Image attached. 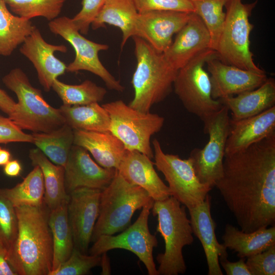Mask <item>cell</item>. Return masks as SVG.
Instances as JSON below:
<instances>
[{
    "label": "cell",
    "instance_id": "cell-2",
    "mask_svg": "<svg viewBox=\"0 0 275 275\" xmlns=\"http://www.w3.org/2000/svg\"><path fill=\"white\" fill-rule=\"evenodd\" d=\"M18 233L7 259L18 275H49L52 270L53 239L50 210L40 206L15 207Z\"/></svg>",
    "mask_w": 275,
    "mask_h": 275
},
{
    "label": "cell",
    "instance_id": "cell-43",
    "mask_svg": "<svg viewBox=\"0 0 275 275\" xmlns=\"http://www.w3.org/2000/svg\"><path fill=\"white\" fill-rule=\"evenodd\" d=\"M16 106V102L5 91L0 89V110L8 115H11Z\"/></svg>",
    "mask_w": 275,
    "mask_h": 275
},
{
    "label": "cell",
    "instance_id": "cell-11",
    "mask_svg": "<svg viewBox=\"0 0 275 275\" xmlns=\"http://www.w3.org/2000/svg\"><path fill=\"white\" fill-rule=\"evenodd\" d=\"M154 165L163 175L171 196L189 209L203 202L212 187L197 177L191 159L166 153L157 139L152 141Z\"/></svg>",
    "mask_w": 275,
    "mask_h": 275
},
{
    "label": "cell",
    "instance_id": "cell-34",
    "mask_svg": "<svg viewBox=\"0 0 275 275\" xmlns=\"http://www.w3.org/2000/svg\"><path fill=\"white\" fill-rule=\"evenodd\" d=\"M228 0H191L194 13L202 20L210 37L211 49L215 51L224 24V7Z\"/></svg>",
    "mask_w": 275,
    "mask_h": 275
},
{
    "label": "cell",
    "instance_id": "cell-14",
    "mask_svg": "<svg viewBox=\"0 0 275 275\" xmlns=\"http://www.w3.org/2000/svg\"><path fill=\"white\" fill-rule=\"evenodd\" d=\"M101 191L99 189L80 187L68 194V213L74 248L84 254H88L99 215Z\"/></svg>",
    "mask_w": 275,
    "mask_h": 275
},
{
    "label": "cell",
    "instance_id": "cell-30",
    "mask_svg": "<svg viewBox=\"0 0 275 275\" xmlns=\"http://www.w3.org/2000/svg\"><path fill=\"white\" fill-rule=\"evenodd\" d=\"M33 143L54 164L65 167L74 144V130L65 123L47 132H33Z\"/></svg>",
    "mask_w": 275,
    "mask_h": 275
},
{
    "label": "cell",
    "instance_id": "cell-38",
    "mask_svg": "<svg viewBox=\"0 0 275 275\" xmlns=\"http://www.w3.org/2000/svg\"><path fill=\"white\" fill-rule=\"evenodd\" d=\"M139 13L167 10L186 13L194 11L191 0H133Z\"/></svg>",
    "mask_w": 275,
    "mask_h": 275
},
{
    "label": "cell",
    "instance_id": "cell-32",
    "mask_svg": "<svg viewBox=\"0 0 275 275\" xmlns=\"http://www.w3.org/2000/svg\"><path fill=\"white\" fill-rule=\"evenodd\" d=\"M7 198L14 206H40L44 203L45 186L42 171L39 167L34 169L22 181L11 188H3Z\"/></svg>",
    "mask_w": 275,
    "mask_h": 275
},
{
    "label": "cell",
    "instance_id": "cell-35",
    "mask_svg": "<svg viewBox=\"0 0 275 275\" xmlns=\"http://www.w3.org/2000/svg\"><path fill=\"white\" fill-rule=\"evenodd\" d=\"M16 15L31 20L43 17L51 21L59 17L67 0H4Z\"/></svg>",
    "mask_w": 275,
    "mask_h": 275
},
{
    "label": "cell",
    "instance_id": "cell-8",
    "mask_svg": "<svg viewBox=\"0 0 275 275\" xmlns=\"http://www.w3.org/2000/svg\"><path fill=\"white\" fill-rule=\"evenodd\" d=\"M110 118L109 131L117 137L127 150L138 151L150 159L153 158L151 136L163 126L164 119L150 112L136 110L117 100L102 105Z\"/></svg>",
    "mask_w": 275,
    "mask_h": 275
},
{
    "label": "cell",
    "instance_id": "cell-40",
    "mask_svg": "<svg viewBox=\"0 0 275 275\" xmlns=\"http://www.w3.org/2000/svg\"><path fill=\"white\" fill-rule=\"evenodd\" d=\"M106 0H82L80 11L72 19L82 35L88 33L91 23L95 19Z\"/></svg>",
    "mask_w": 275,
    "mask_h": 275
},
{
    "label": "cell",
    "instance_id": "cell-19",
    "mask_svg": "<svg viewBox=\"0 0 275 275\" xmlns=\"http://www.w3.org/2000/svg\"><path fill=\"white\" fill-rule=\"evenodd\" d=\"M210 45L208 31L201 18L193 12L163 54L169 64L178 70L199 54L210 49Z\"/></svg>",
    "mask_w": 275,
    "mask_h": 275
},
{
    "label": "cell",
    "instance_id": "cell-7",
    "mask_svg": "<svg viewBox=\"0 0 275 275\" xmlns=\"http://www.w3.org/2000/svg\"><path fill=\"white\" fill-rule=\"evenodd\" d=\"M257 1L244 4L242 0H228L225 5L224 24L215 50L224 63L259 73L265 71L255 63L250 49V33L254 25L249 17Z\"/></svg>",
    "mask_w": 275,
    "mask_h": 275
},
{
    "label": "cell",
    "instance_id": "cell-23",
    "mask_svg": "<svg viewBox=\"0 0 275 275\" xmlns=\"http://www.w3.org/2000/svg\"><path fill=\"white\" fill-rule=\"evenodd\" d=\"M74 144L89 152L100 166L117 170L126 149L123 143L110 131L74 130Z\"/></svg>",
    "mask_w": 275,
    "mask_h": 275
},
{
    "label": "cell",
    "instance_id": "cell-13",
    "mask_svg": "<svg viewBox=\"0 0 275 275\" xmlns=\"http://www.w3.org/2000/svg\"><path fill=\"white\" fill-rule=\"evenodd\" d=\"M154 200L144 205L133 224L117 235H103L94 242L89 254L101 255L114 249H123L135 254L146 267L149 275H158L153 256V251L158 245L155 235L151 234L148 219Z\"/></svg>",
    "mask_w": 275,
    "mask_h": 275
},
{
    "label": "cell",
    "instance_id": "cell-24",
    "mask_svg": "<svg viewBox=\"0 0 275 275\" xmlns=\"http://www.w3.org/2000/svg\"><path fill=\"white\" fill-rule=\"evenodd\" d=\"M219 100L231 112V120L237 121L257 115L275 106V81L267 78L258 88L236 96H231Z\"/></svg>",
    "mask_w": 275,
    "mask_h": 275
},
{
    "label": "cell",
    "instance_id": "cell-17",
    "mask_svg": "<svg viewBox=\"0 0 275 275\" xmlns=\"http://www.w3.org/2000/svg\"><path fill=\"white\" fill-rule=\"evenodd\" d=\"M65 168V186L68 194L80 187L103 190L111 183L117 170L95 162L84 148L72 146Z\"/></svg>",
    "mask_w": 275,
    "mask_h": 275
},
{
    "label": "cell",
    "instance_id": "cell-28",
    "mask_svg": "<svg viewBox=\"0 0 275 275\" xmlns=\"http://www.w3.org/2000/svg\"><path fill=\"white\" fill-rule=\"evenodd\" d=\"M59 109L65 123L73 130L109 131L111 121L108 114L98 102L84 105L63 104Z\"/></svg>",
    "mask_w": 275,
    "mask_h": 275
},
{
    "label": "cell",
    "instance_id": "cell-44",
    "mask_svg": "<svg viewBox=\"0 0 275 275\" xmlns=\"http://www.w3.org/2000/svg\"><path fill=\"white\" fill-rule=\"evenodd\" d=\"M0 275H18L7 259V252L0 244Z\"/></svg>",
    "mask_w": 275,
    "mask_h": 275
},
{
    "label": "cell",
    "instance_id": "cell-10",
    "mask_svg": "<svg viewBox=\"0 0 275 275\" xmlns=\"http://www.w3.org/2000/svg\"><path fill=\"white\" fill-rule=\"evenodd\" d=\"M228 109L223 105L217 112L203 121L204 131L209 141L202 149L191 150V159L199 181L212 188L223 174L225 148L230 127Z\"/></svg>",
    "mask_w": 275,
    "mask_h": 275
},
{
    "label": "cell",
    "instance_id": "cell-9",
    "mask_svg": "<svg viewBox=\"0 0 275 275\" xmlns=\"http://www.w3.org/2000/svg\"><path fill=\"white\" fill-rule=\"evenodd\" d=\"M216 56L209 49L178 70L173 83L175 94L184 108L202 121L223 106L212 97L210 76L204 68L206 62Z\"/></svg>",
    "mask_w": 275,
    "mask_h": 275
},
{
    "label": "cell",
    "instance_id": "cell-47",
    "mask_svg": "<svg viewBox=\"0 0 275 275\" xmlns=\"http://www.w3.org/2000/svg\"><path fill=\"white\" fill-rule=\"evenodd\" d=\"M11 157L10 152L0 146V166H4L11 160Z\"/></svg>",
    "mask_w": 275,
    "mask_h": 275
},
{
    "label": "cell",
    "instance_id": "cell-6",
    "mask_svg": "<svg viewBox=\"0 0 275 275\" xmlns=\"http://www.w3.org/2000/svg\"><path fill=\"white\" fill-rule=\"evenodd\" d=\"M153 200L142 187L132 184L118 171L111 183L101 191L99 212L91 242L103 235H114L127 228L134 212Z\"/></svg>",
    "mask_w": 275,
    "mask_h": 275
},
{
    "label": "cell",
    "instance_id": "cell-26",
    "mask_svg": "<svg viewBox=\"0 0 275 275\" xmlns=\"http://www.w3.org/2000/svg\"><path fill=\"white\" fill-rule=\"evenodd\" d=\"M139 12L133 0H106L91 23L96 30L109 24L120 29L122 33L121 48L135 35V22Z\"/></svg>",
    "mask_w": 275,
    "mask_h": 275
},
{
    "label": "cell",
    "instance_id": "cell-4",
    "mask_svg": "<svg viewBox=\"0 0 275 275\" xmlns=\"http://www.w3.org/2000/svg\"><path fill=\"white\" fill-rule=\"evenodd\" d=\"M152 212L157 218L156 231L163 238L165 249L157 255L158 275H178L185 272L187 267L182 250L194 241L190 219L186 207L172 196L154 201Z\"/></svg>",
    "mask_w": 275,
    "mask_h": 275
},
{
    "label": "cell",
    "instance_id": "cell-33",
    "mask_svg": "<svg viewBox=\"0 0 275 275\" xmlns=\"http://www.w3.org/2000/svg\"><path fill=\"white\" fill-rule=\"evenodd\" d=\"M52 89L66 105H84L101 101L107 91L87 79L78 85H69L56 79Z\"/></svg>",
    "mask_w": 275,
    "mask_h": 275
},
{
    "label": "cell",
    "instance_id": "cell-22",
    "mask_svg": "<svg viewBox=\"0 0 275 275\" xmlns=\"http://www.w3.org/2000/svg\"><path fill=\"white\" fill-rule=\"evenodd\" d=\"M275 133V106L257 115L230 120L225 155L242 151Z\"/></svg>",
    "mask_w": 275,
    "mask_h": 275
},
{
    "label": "cell",
    "instance_id": "cell-5",
    "mask_svg": "<svg viewBox=\"0 0 275 275\" xmlns=\"http://www.w3.org/2000/svg\"><path fill=\"white\" fill-rule=\"evenodd\" d=\"M2 81L17 96L16 108L8 117L21 129L47 132L65 123L59 108L53 107L44 99L41 91L32 86L20 68L11 70Z\"/></svg>",
    "mask_w": 275,
    "mask_h": 275
},
{
    "label": "cell",
    "instance_id": "cell-36",
    "mask_svg": "<svg viewBox=\"0 0 275 275\" xmlns=\"http://www.w3.org/2000/svg\"><path fill=\"white\" fill-rule=\"evenodd\" d=\"M18 233V218L15 208L0 188V244L7 255Z\"/></svg>",
    "mask_w": 275,
    "mask_h": 275
},
{
    "label": "cell",
    "instance_id": "cell-21",
    "mask_svg": "<svg viewBox=\"0 0 275 275\" xmlns=\"http://www.w3.org/2000/svg\"><path fill=\"white\" fill-rule=\"evenodd\" d=\"M153 165L145 154L126 150L117 171L129 183L145 189L154 201L163 200L171 196V194Z\"/></svg>",
    "mask_w": 275,
    "mask_h": 275
},
{
    "label": "cell",
    "instance_id": "cell-12",
    "mask_svg": "<svg viewBox=\"0 0 275 275\" xmlns=\"http://www.w3.org/2000/svg\"><path fill=\"white\" fill-rule=\"evenodd\" d=\"M48 28L51 33L62 37L74 49L75 58L67 66V72L87 71L99 77L108 89L119 92L124 90V87L106 69L99 58V52L107 50L108 45L86 38L72 19L67 16L58 17L50 21Z\"/></svg>",
    "mask_w": 275,
    "mask_h": 275
},
{
    "label": "cell",
    "instance_id": "cell-15",
    "mask_svg": "<svg viewBox=\"0 0 275 275\" xmlns=\"http://www.w3.org/2000/svg\"><path fill=\"white\" fill-rule=\"evenodd\" d=\"M191 13L155 10L139 13L135 22V35L154 49L163 53L171 44L173 36L187 22Z\"/></svg>",
    "mask_w": 275,
    "mask_h": 275
},
{
    "label": "cell",
    "instance_id": "cell-20",
    "mask_svg": "<svg viewBox=\"0 0 275 275\" xmlns=\"http://www.w3.org/2000/svg\"><path fill=\"white\" fill-rule=\"evenodd\" d=\"M188 210L193 233L200 240L205 254L208 274L223 275L219 258L228 255L226 248L216 238V225L211 216L209 195L203 202Z\"/></svg>",
    "mask_w": 275,
    "mask_h": 275
},
{
    "label": "cell",
    "instance_id": "cell-45",
    "mask_svg": "<svg viewBox=\"0 0 275 275\" xmlns=\"http://www.w3.org/2000/svg\"><path fill=\"white\" fill-rule=\"evenodd\" d=\"M22 171L20 162L17 159L11 160L4 166V172L9 177H14L20 175Z\"/></svg>",
    "mask_w": 275,
    "mask_h": 275
},
{
    "label": "cell",
    "instance_id": "cell-16",
    "mask_svg": "<svg viewBox=\"0 0 275 275\" xmlns=\"http://www.w3.org/2000/svg\"><path fill=\"white\" fill-rule=\"evenodd\" d=\"M20 53L34 65L40 85L46 92L52 88L54 81L66 71L67 65L56 57V52H66V46L47 42L36 28L25 38Z\"/></svg>",
    "mask_w": 275,
    "mask_h": 275
},
{
    "label": "cell",
    "instance_id": "cell-25",
    "mask_svg": "<svg viewBox=\"0 0 275 275\" xmlns=\"http://www.w3.org/2000/svg\"><path fill=\"white\" fill-rule=\"evenodd\" d=\"M223 244L240 258H248L261 253L275 244L274 225L245 232L227 224L222 236Z\"/></svg>",
    "mask_w": 275,
    "mask_h": 275
},
{
    "label": "cell",
    "instance_id": "cell-27",
    "mask_svg": "<svg viewBox=\"0 0 275 275\" xmlns=\"http://www.w3.org/2000/svg\"><path fill=\"white\" fill-rule=\"evenodd\" d=\"M29 157L33 166L41 169L44 178V202L50 210L68 201L65 186V168L51 161L38 148L30 149Z\"/></svg>",
    "mask_w": 275,
    "mask_h": 275
},
{
    "label": "cell",
    "instance_id": "cell-29",
    "mask_svg": "<svg viewBox=\"0 0 275 275\" xmlns=\"http://www.w3.org/2000/svg\"><path fill=\"white\" fill-rule=\"evenodd\" d=\"M68 202L50 210L49 214L48 223L53 239L52 270L57 268L70 257L74 248L73 234L68 217Z\"/></svg>",
    "mask_w": 275,
    "mask_h": 275
},
{
    "label": "cell",
    "instance_id": "cell-3",
    "mask_svg": "<svg viewBox=\"0 0 275 275\" xmlns=\"http://www.w3.org/2000/svg\"><path fill=\"white\" fill-rule=\"evenodd\" d=\"M136 66L131 84L134 97L129 104L140 112H149L171 93L178 71L143 39L133 36Z\"/></svg>",
    "mask_w": 275,
    "mask_h": 275
},
{
    "label": "cell",
    "instance_id": "cell-39",
    "mask_svg": "<svg viewBox=\"0 0 275 275\" xmlns=\"http://www.w3.org/2000/svg\"><path fill=\"white\" fill-rule=\"evenodd\" d=\"M245 263L251 275H274L275 244L248 257Z\"/></svg>",
    "mask_w": 275,
    "mask_h": 275
},
{
    "label": "cell",
    "instance_id": "cell-42",
    "mask_svg": "<svg viewBox=\"0 0 275 275\" xmlns=\"http://www.w3.org/2000/svg\"><path fill=\"white\" fill-rule=\"evenodd\" d=\"M219 262L227 275H251L244 258H240L236 262H230L227 257H222L219 258Z\"/></svg>",
    "mask_w": 275,
    "mask_h": 275
},
{
    "label": "cell",
    "instance_id": "cell-1",
    "mask_svg": "<svg viewBox=\"0 0 275 275\" xmlns=\"http://www.w3.org/2000/svg\"><path fill=\"white\" fill-rule=\"evenodd\" d=\"M240 228L252 232L275 224V133L225 155L215 184Z\"/></svg>",
    "mask_w": 275,
    "mask_h": 275
},
{
    "label": "cell",
    "instance_id": "cell-18",
    "mask_svg": "<svg viewBox=\"0 0 275 275\" xmlns=\"http://www.w3.org/2000/svg\"><path fill=\"white\" fill-rule=\"evenodd\" d=\"M211 84L212 97L224 98L255 89L267 77L264 73L244 70L221 62L217 56L206 63Z\"/></svg>",
    "mask_w": 275,
    "mask_h": 275
},
{
    "label": "cell",
    "instance_id": "cell-46",
    "mask_svg": "<svg viewBox=\"0 0 275 275\" xmlns=\"http://www.w3.org/2000/svg\"><path fill=\"white\" fill-rule=\"evenodd\" d=\"M100 266L101 267L102 270L101 274L106 275L110 274L111 272L110 260L107 253H104L101 255V261Z\"/></svg>",
    "mask_w": 275,
    "mask_h": 275
},
{
    "label": "cell",
    "instance_id": "cell-31",
    "mask_svg": "<svg viewBox=\"0 0 275 275\" xmlns=\"http://www.w3.org/2000/svg\"><path fill=\"white\" fill-rule=\"evenodd\" d=\"M31 20L14 15L0 0V55L9 56L36 28Z\"/></svg>",
    "mask_w": 275,
    "mask_h": 275
},
{
    "label": "cell",
    "instance_id": "cell-41",
    "mask_svg": "<svg viewBox=\"0 0 275 275\" xmlns=\"http://www.w3.org/2000/svg\"><path fill=\"white\" fill-rule=\"evenodd\" d=\"M14 142L32 143V135L23 132L8 117L0 115V144Z\"/></svg>",
    "mask_w": 275,
    "mask_h": 275
},
{
    "label": "cell",
    "instance_id": "cell-37",
    "mask_svg": "<svg viewBox=\"0 0 275 275\" xmlns=\"http://www.w3.org/2000/svg\"><path fill=\"white\" fill-rule=\"evenodd\" d=\"M101 255L84 254L73 248L70 257L49 275H85L100 265Z\"/></svg>",
    "mask_w": 275,
    "mask_h": 275
}]
</instances>
